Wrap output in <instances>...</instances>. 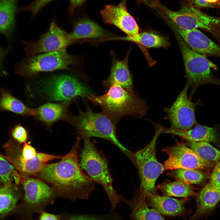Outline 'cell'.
Segmentation results:
<instances>
[{
	"instance_id": "obj_1",
	"label": "cell",
	"mask_w": 220,
	"mask_h": 220,
	"mask_svg": "<svg viewBox=\"0 0 220 220\" xmlns=\"http://www.w3.org/2000/svg\"><path fill=\"white\" fill-rule=\"evenodd\" d=\"M78 137L71 151L59 162L47 164L34 176L49 184L57 197L72 200L86 199L91 195L95 182L82 171L79 161Z\"/></svg>"
},
{
	"instance_id": "obj_2",
	"label": "cell",
	"mask_w": 220,
	"mask_h": 220,
	"mask_svg": "<svg viewBox=\"0 0 220 220\" xmlns=\"http://www.w3.org/2000/svg\"><path fill=\"white\" fill-rule=\"evenodd\" d=\"M88 99L94 105L100 107L103 112L118 121L124 116L141 118L147 113V103L137 93L113 85L105 94H92Z\"/></svg>"
},
{
	"instance_id": "obj_3",
	"label": "cell",
	"mask_w": 220,
	"mask_h": 220,
	"mask_svg": "<svg viewBox=\"0 0 220 220\" xmlns=\"http://www.w3.org/2000/svg\"><path fill=\"white\" fill-rule=\"evenodd\" d=\"M148 6L161 16L170 20L180 29L189 31L202 29L220 43V17L210 16L189 5L176 11L168 8L159 0H149Z\"/></svg>"
},
{
	"instance_id": "obj_4",
	"label": "cell",
	"mask_w": 220,
	"mask_h": 220,
	"mask_svg": "<svg viewBox=\"0 0 220 220\" xmlns=\"http://www.w3.org/2000/svg\"><path fill=\"white\" fill-rule=\"evenodd\" d=\"M86 110H80L78 116H73L72 124L76 128L82 138L98 137L107 140L115 145L132 160L134 153L123 146L119 141L116 133L118 121L103 111L95 113L85 102Z\"/></svg>"
},
{
	"instance_id": "obj_5",
	"label": "cell",
	"mask_w": 220,
	"mask_h": 220,
	"mask_svg": "<svg viewBox=\"0 0 220 220\" xmlns=\"http://www.w3.org/2000/svg\"><path fill=\"white\" fill-rule=\"evenodd\" d=\"M82 138L84 147L80 155V165L95 182L102 186L109 199L111 210L115 211L117 205L121 202L122 196L114 189L107 160L96 147L94 141L89 138Z\"/></svg>"
},
{
	"instance_id": "obj_6",
	"label": "cell",
	"mask_w": 220,
	"mask_h": 220,
	"mask_svg": "<svg viewBox=\"0 0 220 220\" xmlns=\"http://www.w3.org/2000/svg\"><path fill=\"white\" fill-rule=\"evenodd\" d=\"M79 62L76 56L69 54L64 49L27 57L17 64L15 72L26 78L31 77L40 72L58 70L74 72Z\"/></svg>"
},
{
	"instance_id": "obj_7",
	"label": "cell",
	"mask_w": 220,
	"mask_h": 220,
	"mask_svg": "<svg viewBox=\"0 0 220 220\" xmlns=\"http://www.w3.org/2000/svg\"><path fill=\"white\" fill-rule=\"evenodd\" d=\"M20 183L24 195L22 201L17 205L15 213L20 220H33L34 214L43 211L57 197L53 188L38 178L21 174Z\"/></svg>"
},
{
	"instance_id": "obj_8",
	"label": "cell",
	"mask_w": 220,
	"mask_h": 220,
	"mask_svg": "<svg viewBox=\"0 0 220 220\" xmlns=\"http://www.w3.org/2000/svg\"><path fill=\"white\" fill-rule=\"evenodd\" d=\"M184 62L187 80V84L191 87L189 98L191 100L196 89L205 84L220 86V80L212 72V69L217 70L215 64L207 57L190 48L182 40L180 41Z\"/></svg>"
},
{
	"instance_id": "obj_9",
	"label": "cell",
	"mask_w": 220,
	"mask_h": 220,
	"mask_svg": "<svg viewBox=\"0 0 220 220\" xmlns=\"http://www.w3.org/2000/svg\"><path fill=\"white\" fill-rule=\"evenodd\" d=\"M162 127L156 125L155 133L150 142L134 154L133 162L136 165L141 179L140 190L145 195L158 194L156 182L164 171L163 164L158 161L156 154V143L162 134Z\"/></svg>"
},
{
	"instance_id": "obj_10",
	"label": "cell",
	"mask_w": 220,
	"mask_h": 220,
	"mask_svg": "<svg viewBox=\"0 0 220 220\" xmlns=\"http://www.w3.org/2000/svg\"><path fill=\"white\" fill-rule=\"evenodd\" d=\"M42 90L49 99L56 101H71L79 97L87 98L92 94L76 78L66 75L51 76L43 83Z\"/></svg>"
},
{
	"instance_id": "obj_11",
	"label": "cell",
	"mask_w": 220,
	"mask_h": 220,
	"mask_svg": "<svg viewBox=\"0 0 220 220\" xmlns=\"http://www.w3.org/2000/svg\"><path fill=\"white\" fill-rule=\"evenodd\" d=\"M79 40L74 38L71 35L59 27L53 20L48 31L42 35L39 39L34 42L23 41L27 57L41 53H46L66 49Z\"/></svg>"
},
{
	"instance_id": "obj_12",
	"label": "cell",
	"mask_w": 220,
	"mask_h": 220,
	"mask_svg": "<svg viewBox=\"0 0 220 220\" xmlns=\"http://www.w3.org/2000/svg\"><path fill=\"white\" fill-rule=\"evenodd\" d=\"M162 151L168 156L163 164L164 171L180 169L204 170L213 167L215 163L202 159L183 142L165 148Z\"/></svg>"
},
{
	"instance_id": "obj_13",
	"label": "cell",
	"mask_w": 220,
	"mask_h": 220,
	"mask_svg": "<svg viewBox=\"0 0 220 220\" xmlns=\"http://www.w3.org/2000/svg\"><path fill=\"white\" fill-rule=\"evenodd\" d=\"M189 88L187 84L172 105L164 109L170 123L169 128L171 129L186 130L197 124L195 113L197 104L188 98Z\"/></svg>"
},
{
	"instance_id": "obj_14",
	"label": "cell",
	"mask_w": 220,
	"mask_h": 220,
	"mask_svg": "<svg viewBox=\"0 0 220 220\" xmlns=\"http://www.w3.org/2000/svg\"><path fill=\"white\" fill-rule=\"evenodd\" d=\"M103 21L114 25L126 34L132 41L139 34V28L134 18L122 2L116 5H106L100 11Z\"/></svg>"
},
{
	"instance_id": "obj_15",
	"label": "cell",
	"mask_w": 220,
	"mask_h": 220,
	"mask_svg": "<svg viewBox=\"0 0 220 220\" xmlns=\"http://www.w3.org/2000/svg\"><path fill=\"white\" fill-rule=\"evenodd\" d=\"M176 27L179 35L192 50L207 57L220 58V45L212 41L199 30L184 31Z\"/></svg>"
},
{
	"instance_id": "obj_16",
	"label": "cell",
	"mask_w": 220,
	"mask_h": 220,
	"mask_svg": "<svg viewBox=\"0 0 220 220\" xmlns=\"http://www.w3.org/2000/svg\"><path fill=\"white\" fill-rule=\"evenodd\" d=\"M70 103L71 101H66L59 103H46L35 109L34 116L49 127L60 120H65L71 124L73 116L68 112Z\"/></svg>"
},
{
	"instance_id": "obj_17",
	"label": "cell",
	"mask_w": 220,
	"mask_h": 220,
	"mask_svg": "<svg viewBox=\"0 0 220 220\" xmlns=\"http://www.w3.org/2000/svg\"><path fill=\"white\" fill-rule=\"evenodd\" d=\"M121 200L130 209L129 220H165L158 211L149 207L145 194L140 190L132 199L128 200L122 196Z\"/></svg>"
},
{
	"instance_id": "obj_18",
	"label": "cell",
	"mask_w": 220,
	"mask_h": 220,
	"mask_svg": "<svg viewBox=\"0 0 220 220\" xmlns=\"http://www.w3.org/2000/svg\"><path fill=\"white\" fill-rule=\"evenodd\" d=\"M145 198L148 206L160 214L169 216L181 215L185 211L184 205L186 200H178L158 194L148 193Z\"/></svg>"
},
{
	"instance_id": "obj_19",
	"label": "cell",
	"mask_w": 220,
	"mask_h": 220,
	"mask_svg": "<svg viewBox=\"0 0 220 220\" xmlns=\"http://www.w3.org/2000/svg\"><path fill=\"white\" fill-rule=\"evenodd\" d=\"M128 54L121 61L113 57L109 75L103 82L104 86L109 88L113 85H117L129 91H133L132 79L128 66Z\"/></svg>"
},
{
	"instance_id": "obj_20",
	"label": "cell",
	"mask_w": 220,
	"mask_h": 220,
	"mask_svg": "<svg viewBox=\"0 0 220 220\" xmlns=\"http://www.w3.org/2000/svg\"><path fill=\"white\" fill-rule=\"evenodd\" d=\"M162 134L176 135L186 141L194 142H216L218 141V134L213 127L197 124L189 130L180 131L162 126Z\"/></svg>"
},
{
	"instance_id": "obj_21",
	"label": "cell",
	"mask_w": 220,
	"mask_h": 220,
	"mask_svg": "<svg viewBox=\"0 0 220 220\" xmlns=\"http://www.w3.org/2000/svg\"><path fill=\"white\" fill-rule=\"evenodd\" d=\"M220 200V188L213 187L208 182L198 193L196 208L189 220H196L211 211Z\"/></svg>"
},
{
	"instance_id": "obj_22",
	"label": "cell",
	"mask_w": 220,
	"mask_h": 220,
	"mask_svg": "<svg viewBox=\"0 0 220 220\" xmlns=\"http://www.w3.org/2000/svg\"><path fill=\"white\" fill-rule=\"evenodd\" d=\"M12 182L2 185L0 188V220L15 213L21 194Z\"/></svg>"
},
{
	"instance_id": "obj_23",
	"label": "cell",
	"mask_w": 220,
	"mask_h": 220,
	"mask_svg": "<svg viewBox=\"0 0 220 220\" xmlns=\"http://www.w3.org/2000/svg\"><path fill=\"white\" fill-rule=\"evenodd\" d=\"M0 110L25 116H34L35 109L30 108L5 89L0 90Z\"/></svg>"
},
{
	"instance_id": "obj_24",
	"label": "cell",
	"mask_w": 220,
	"mask_h": 220,
	"mask_svg": "<svg viewBox=\"0 0 220 220\" xmlns=\"http://www.w3.org/2000/svg\"><path fill=\"white\" fill-rule=\"evenodd\" d=\"M17 0H0V33L9 37L14 26Z\"/></svg>"
},
{
	"instance_id": "obj_25",
	"label": "cell",
	"mask_w": 220,
	"mask_h": 220,
	"mask_svg": "<svg viewBox=\"0 0 220 220\" xmlns=\"http://www.w3.org/2000/svg\"><path fill=\"white\" fill-rule=\"evenodd\" d=\"M75 39L97 38L105 36L104 30L94 22L87 19L80 20L74 25L71 33Z\"/></svg>"
},
{
	"instance_id": "obj_26",
	"label": "cell",
	"mask_w": 220,
	"mask_h": 220,
	"mask_svg": "<svg viewBox=\"0 0 220 220\" xmlns=\"http://www.w3.org/2000/svg\"><path fill=\"white\" fill-rule=\"evenodd\" d=\"M157 187L165 196L186 198L196 195L191 184L181 180L164 183Z\"/></svg>"
},
{
	"instance_id": "obj_27",
	"label": "cell",
	"mask_w": 220,
	"mask_h": 220,
	"mask_svg": "<svg viewBox=\"0 0 220 220\" xmlns=\"http://www.w3.org/2000/svg\"><path fill=\"white\" fill-rule=\"evenodd\" d=\"M185 144L205 161L216 163L220 160V151L209 142L186 141Z\"/></svg>"
},
{
	"instance_id": "obj_28",
	"label": "cell",
	"mask_w": 220,
	"mask_h": 220,
	"mask_svg": "<svg viewBox=\"0 0 220 220\" xmlns=\"http://www.w3.org/2000/svg\"><path fill=\"white\" fill-rule=\"evenodd\" d=\"M168 173L176 180H181L190 184L199 185L207 178V175L201 170L180 169L172 170Z\"/></svg>"
},
{
	"instance_id": "obj_29",
	"label": "cell",
	"mask_w": 220,
	"mask_h": 220,
	"mask_svg": "<svg viewBox=\"0 0 220 220\" xmlns=\"http://www.w3.org/2000/svg\"><path fill=\"white\" fill-rule=\"evenodd\" d=\"M21 177L15 167L0 154V183L3 185L14 180L17 185L20 182Z\"/></svg>"
},
{
	"instance_id": "obj_30",
	"label": "cell",
	"mask_w": 220,
	"mask_h": 220,
	"mask_svg": "<svg viewBox=\"0 0 220 220\" xmlns=\"http://www.w3.org/2000/svg\"><path fill=\"white\" fill-rule=\"evenodd\" d=\"M132 41L148 48L166 47L169 44L163 36L148 32L139 33Z\"/></svg>"
},
{
	"instance_id": "obj_31",
	"label": "cell",
	"mask_w": 220,
	"mask_h": 220,
	"mask_svg": "<svg viewBox=\"0 0 220 220\" xmlns=\"http://www.w3.org/2000/svg\"><path fill=\"white\" fill-rule=\"evenodd\" d=\"M66 220H124L122 216L115 211L111 210L104 215L91 214L71 216Z\"/></svg>"
},
{
	"instance_id": "obj_32",
	"label": "cell",
	"mask_w": 220,
	"mask_h": 220,
	"mask_svg": "<svg viewBox=\"0 0 220 220\" xmlns=\"http://www.w3.org/2000/svg\"><path fill=\"white\" fill-rule=\"evenodd\" d=\"M10 132L13 139L20 144L26 143L28 139V131L20 125H15Z\"/></svg>"
},
{
	"instance_id": "obj_33",
	"label": "cell",
	"mask_w": 220,
	"mask_h": 220,
	"mask_svg": "<svg viewBox=\"0 0 220 220\" xmlns=\"http://www.w3.org/2000/svg\"><path fill=\"white\" fill-rule=\"evenodd\" d=\"M54 0H35L30 5L20 9L19 11H29L33 17L46 4Z\"/></svg>"
},
{
	"instance_id": "obj_34",
	"label": "cell",
	"mask_w": 220,
	"mask_h": 220,
	"mask_svg": "<svg viewBox=\"0 0 220 220\" xmlns=\"http://www.w3.org/2000/svg\"><path fill=\"white\" fill-rule=\"evenodd\" d=\"M209 182L213 187L220 188V160L216 163Z\"/></svg>"
},
{
	"instance_id": "obj_35",
	"label": "cell",
	"mask_w": 220,
	"mask_h": 220,
	"mask_svg": "<svg viewBox=\"0 0 220 220\" xmlns=\"http://www.w3.org/2000/svg\"><path fill=\"white\" fill-rule=\"evenodd\" d=\"M188 5L199 9L208 8H217L220 9V3L211 4L206 0H187Z\"/></svg>"
},
{
	"instance_id": "obj_36",
	"label": "cell",
	"mask_w": 220,
	"mask_h": 220,
	"mask_svg": "<svg viewBox=\"0 0 220 220\" xmlns=\"http://www.w3.org/2000/svg\"><path fill=\"white\" fill-rule=\"evenodd\" d=\"M86 0H69L70 4L68 8V13L72 15L75 10L80 8Z\"/></svg>"
},
{
	"instance_id": "obj_37",
	"label": "cell",
	"mask_w": 220,
	"mask_h": 220,
	"mask_svg": "<svg viewBox=\"0 0 220 220\" xmlns=\"http://www.w3.org/2000/svg\"><path fill=\"white\" fill-rule=\"evenodd\" d=\"M38 220H61L62 216L46 212L44 211L40 213Z\"/></svg>"
},
{
	"instance_id": "obj_38",
	"label": "cell",
	"mask_w": 220,
	"mask_h": 220,
	"mask_svg": "<svg viewBox=\"0 0 220 220\" xmlns=\"http://www.w3.org/2000/svg\"><path fill=\"white\" fill-rule=\"evenodd\" d=\"M9 51V49L7 48L3 49L0 47V72L2 74H6L3 65V61L4 57L8 53Z\"/></svg>"
},
{
	"instance_id": "obj_39",
	"label": "cell",
	"mask_w": 220,
	"mask_h": 220,
	"mask_svg": "<svg viewBox=\"0 0 220 220\" xmlns=\"http://www.w3.org/2000/svg\"><path fill=\"white\" fill-rule=\"evenodd\" d=\"M207 2L211 4L220 3V0H206Z\"/></svg>"
},
{
	"instance_id": "obj_40",
	"label": "cell",
	"mask_w": 220,
	"mask_h": 220,
	"mask_svg": "<svg viewBox=\"0 0 220 220\" xmlns=\"http://www.w3.org/2000/svg\"><path fill=\"white\" fill-rule=\"evenodd\" d=\"M127 0H123L122 2L126 4Z\"/></svg>"
}]
</instances>
